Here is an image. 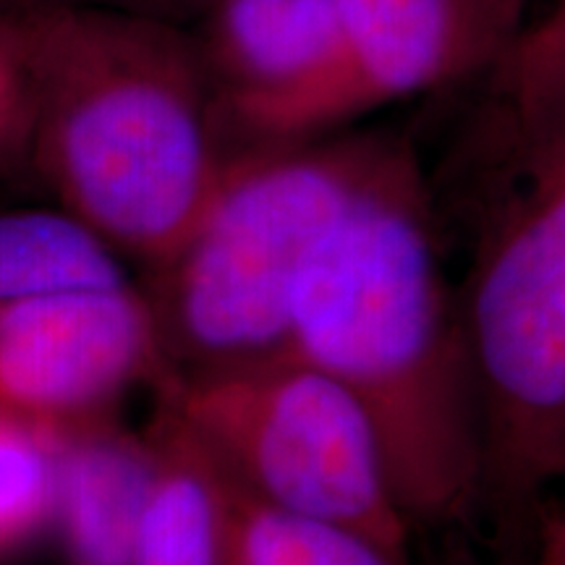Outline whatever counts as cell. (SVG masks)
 <instances>
[{"instance_id": "cell-11", "label": "cell", "mask_w": 565, "mask_h": 565, "mask_svg": "<svg viewBox=\"0 0 565 565\" xmlns=\"http://www.w3.org/2000/svg\"><path fill=\"white\" fill-rule=\"evenodd\" d=\"M124 286L121 252L74 212H0V303Z\"/></svg>"}, {"instance_id": "cell-12", "label": "cell", "mask_w": 565, "mask_h": 565, "mask_svg": "<svg viewBox=\"0 0 565 565\" xmlns=\"http://www.w3.org/2000/svg\"><path fill=\"white\" fill-rule=\"evenodd\" d=\"M231 482V479H228ZM225 565H414L351 529L307 519L246 494L231 482Z\"/></svg>"}, {"instance_id": "cell-17", "label": "cell", "mask_w": 565, "mask_h": 565, "mask_svg": "<svg viewBox=\"0 0 565 565\" xmlns=\"http://www.w3.org/2000/svg\"><path fill=\"white\" fill-rule=\"evenodd\" d=\"M529 542L532 547L521 565H565V513L561 508L542 511Z\"/></svg>"}, {"instance_id": "cell-14", "label": "cell", "mask_w": 565, "mask_h": 565, "mask_svg": "<svg viewBox=\"0 0 565 565\" xmlns=\"http://www.w3.org/2000/svg\"><path fill=\"white\" fill-rule=\"evenodd\" d=\"M513 131L529 134L565 113V0L515 34L490 68Z\"/></svg>"}, {"instance_id": "cell-19", "label": "cell", "mask_w": 565, "mask_h": 565, "mask_svg": "<svg viewBox=\"0 0 565 565\" xmlns=\"http://www.w3.org/2000/svg\"><path fill=\"white\" fill-rule=\"evenodd\" d=\"M212 3H215V0H175L173 19L181 21V24H192V21L196 17H202Z\"/></svg>"}, {"instance_id": "cell-18", "label": "cell", "mask_w": 565, "mask_h": 565, "mask_svg": "<svg viewBox=\"0 0 565 565\" xmlns=\"http://www.w3.org/2000/svg\"><path fill=\"white\" fill-rule=\"evenodd\" d=\"M24 3H79V6H105V9H121L152 17L173 19L175 0H24ZM175 21V19H173Z\"/></svg>"}, {"instance_id": "cell-4", "label": "cell", "mask_w": 565, "mask_h": 565, "mask_svg": "<svg viewBox=\"0 0 565 565\" xmlns=\"http://www.w3.org/2000/svg\"><path fill=\"white\" fill-rule=\"evenodd\" d=\"M519 139L461 320L482 419V511L529 540L565 454V113Z\"/></svg>"}, {"instance_id": "cell-15", "label": "cell", "mask_w": 565, "mask_h": 565, "mask_svg": "<svg viewBox=\"0 0 565 565\" xmlns=\"http://www.w3.org/2000/svg\"><path fill=\"white\" fill-rule=\"evenodd\" d=\"M32 74L17 11L0 13V168L30 154Z\"/></svg>"}, {"instance_id": "cell-2", "label": "cell", "mask_w": 565, "mask_h": 565, "mask_svg": "<svg viewBox=\"0 0 565 565\" xmlns=\"http://www.w3.org/2000/svg\"><path fill=\"white\" fill-rule=\"evenodd\" d=\"M34 173L124 257L158 270L231 160L192 30L152 13L21 3Z\"/></svg>"}, {"instance_id": "cell-10", "label": "cell", "mask_w": 565, "mask_h": 565, "mask_svg": "<svg viewBox=\"0 0 565 565\" xmlns=\"http://www.w3.org/2000/svg\"><path fill=\"white\" fill-rule=\"evenodd\" d=\"M154 469L134 565H225L231 482L166 406L147 424Z\"/></svg>"}, {"instance_id": "cell-7", "label": "cell", "mask_w": 565, "mask_h": 565, "mask_svg": "<svg viewBox=\"0 0 565 565\" xmlns=\"http://www.w3.org/2000/svg\"><path fill=\"white\" fill-rule=\"evenodd\" d=\"M335 9L333 63L257 147L320 139L364 113L461 79L454 0H335Z\"/></svg>"}, {"instance_id": "cell-13", "label": "cell", "mask_w": 565, "mask_h": 565, "mask_svg": "<svg viewBox=\"0 0 565 565\" xmlns=\"http://www.w3.org/2000/svg\"><path fill=\"white\" fill-rule=\"evenodd\" d=\"M66 433L0 412V565L55 534Z\"/></svg>"}, {"instance_id": "cell-9", "label": "cell", "mask_w": 565, "mask_h": 565, "mask_svg": "<svg viewBox=\"0 0 565 565\" xmlns=\"http://www.w3.org/2000/svg\"><path fill=\"white\" fill-rule=\"evenodd\" d=\"M152 469L147 429L118 419L68 429L55 524L66 565H134Z\"/></svg>"}, {"instance_id": "cell-5", "label": "cell", "mask_w": 565, "mask_h": 565, "mask_svg": "<svg viewBox=\"0 0 565 565\" xmlns=\"http://www.w3.org/2000/svg\"><path fill=\"white\" fill-rule=\"evenodd\" d=\"M166 406L246 494L412 550L380 437L343 383L286 353L212 372L168 374Z\"/></svg>"}, {"instance_id": "cell-20", "label": "cell", "mask_w": 565, "mask_h": 565, "mask_svg": "<svg viewBox=\"0 0 565 565\" xmlns=\"http://www.w3.org/2000/svg\"><path fill=\"white\" fill-rule=\"evenodd\" d=\"M555 490L561 492V511L565 513V454H563V463H561V471H557V482H555Z\"/></svg>"}, {"instance_id": "cell-3", "label": "cell", "mask_w": 565, "mask_h": 565, "mask_svg": "<svg viewBox=\"0 0 565 565\" xmlns=\"http://www.w3.org/2000/svg\"><path fill=\"white\" fill-rule=\"evenodd\" d=\"M393 139L320 137L231 154L200 221L145 288L168 374L291 353L303 270Z\"/></svg>"}, {"instance_id": "cell-1", "label": "cell", "mask_w": 565, "mask_h": 565, "mask_svg": "<svg viewBox=\"0 0 565 565\" xmlns=\"http://www.w3.org/2000/svg\"><path fill=\"white\" fill-rule=\"evenodd\" d=\"M291 353L370 416L408 524L482 511V419L461 303L445 280L416 154L393 139L303 270Z\"/></svg>"}, {"instance_id": "cell-6", "label": "cell", "mask_w": 565, "mask_h": 565, "mask_svg": "<svg viewBox=\"0 0 565 565\" xmlns=\"http://www.w3.org/2000/svg\"><path fill=\"white\" fill-rule=\"evenodd\" d=\"M166 377L152 303L134 282L0 303V412L68 433L116 419Z\"/></svg>"}, {"instance_id": "cell-8", "label": "cell", "mask_w": 565, "mask_h": 565, "mask_svg": "<svg viewBox=\"0 0 565 565\" xmlns=\"http://www.w3.org/2000/svg\"><path fill=\"white\" fill-rule=\"evenodd\" d=\"M231 150L263 145L335 58V0H215L192 24Z\"/></svg>"}, {"instance_id": "cell-16", "label": "cell", "mask_w": 565, "mask_h": 565, "mask_svg": "<svg viewBox=\"0 0 565 565\" xmlns=\"http://www.w3.org/2000/svg\"><path fill=\"white\" fill-rule=\"evenodd\" d=\"M526 0H454L458 21V68L461 79L490 71L524 30L521 13Z\"/></svg>"}]
</instances>
